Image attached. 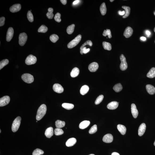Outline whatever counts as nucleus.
Listing matches in <instances>:
<instances>
[{"label":"nucleus","instance_id":"nucleus-1","mask_svg":"<svg viewBox=\"0 0 155 155\" xmlns=\"http://www.w3.org/2000/svg\"><path fill=\"white\" fill-rule=\"evenodd\" d=\"M47 107L45 104H42L38 109L36 118L37 120H40L42 119L46 114Z\"/></svg>","mask_w":155,"mask_h":155},{"label":"nucleus","instance_id":"nucleus-2","mask_svg":"<svg viewBox=\"0 0 155 155\" xmlns=\"http://www.w3.org/2000/svg\"><path fill=\"white\" fill-rule=\"evenodd\" d=\"M82 36L81 35H78L76 37L69 43L67 46L69 48L71 49L77 45L80 42L81 40Z\"/></svg>","mask_w":155,"mask_h":155},{"label":"nucleus","instance_id":"nucleus-3","mask_svg":"<svg viewBox=\"0 0 155 155\" xmlns=\"http://www.w3.org/2000/svg\"><path fill=\"white\" fill-rule=\"evenodd\" d=\"M21 118L20 116H18L14 120L12 124V131L13 132H16L17 131L20 126Z\"/></svg>","mask_w":155,"mask_h":155},{"label":"nucleus","instance_id":"nucleus-4","mask_svg":"<svg viewBox=\"0 0 155 155\" xmlns=\"http://www.w3.org/2000/svg\"><path fill=\"white\" fill-rule=\"evenodd\" d=\"M21 78L22 80L27 83H32L34 80L33 76L29 74L26 73L23 74L22 75Z\"/></svg>","mask_w":155,"mask_h":155},{"label":"nucleus","instance_id":"nucleus-5","mask_svg":"<svg viewBox=\"0 0 155 155\" xmlns=\"http://www.w3.org/2000/svg\"><path fill=\"white\" fill-rule=\"evenodd\" d=\"M120 58L121 61L120 67L121 70L122 71H124L127 69V65L126 62V58L123 54L121 55Z\"/></svg>","mask_w":155,"mask_h":155},{"label":"nucleus","instance_id":"nucleus-6","mask_svg":"<svg viewBox=\"0 0 155 155\" xmlns=\"http://www.w3.org/2000/svg\"><path fill=\"white\" fill-rule=\"evenodd\" d=\"M37 61V59L35 56L30 55L28 56L26 59L25 62L27 65L34 64Z\"/></svg>","mask_w":155,"mask_h":155},{"label":"nucleus","instance_id":"nucleus-7","mask_svg":"<svg viewBox=\"0 0 155 155\" xmlns=\"http://www.w3.org/2000/svg\"><path fill=\"white\" fill-rule=\"evenodd\" d=\"M27 39V36L26 34L24 32L20 33L19 37V45L21 46H24L26 42Z\"/></svg>","mask_w":155,"mask_h":155},{"label":"nucleus","instance_id":"nucleus-8","mask_svg":"<svg viewBox=\"0 0 155 155\" xmlns=\"http://www.w3.org/2000/svg\"><path fill=\"white\" fill-rule=\"evenodd\" d=\"M10 100L9 96H4L0 99V106L3 107L8 105L9 103Z\"/></svg>","mask_w":155,"mask_h":155},{"label":"nucleus","instance_id":"nucleus-9","mask_svg":"<svg viewBox=\"0 0 155 155\" xmlns=\"http://www.w3.org/2000/svg\"><path fill=\"white\" fill-rule=\"evenodd\" d=\"M53 91L57 93H61L64 91V88L60 84H55L53 85Z\"/></svg>","mask_w":155,"mask_h":155},{"label":"nucleus","instance_id":"nucleus-10","mask_svg":"<svg viewBox=\"0 0 155 155\" xmlns=\"http://www.w3.org/2000/svg\"><path fill=\"white\" fill-rule=\"evenodd\" d=\"M14 33V29L12 27H10L8 30L7 35H6V41L9 42L11 41L13 36Z\"/></svg>","mask_w":155,"mask_h":155},{"label":"nucleus","instance_id":"nucleus-11","mask_svg":"<svg viewBox=\"0 0 155 155\" xmlns=\"http://www.w3.org/2000/svg\"><path fill=\"white\" fill-rule=\"evenodd\" d=\"M99 68L98 64L96 62L91 63L88 66V68L91 72H94L97 71Z\"/></svg>","mask_w":155,"mask_h":155},{"label":"nucleus","instance_id":"nucleus-12","mask_svg":"<svg viewBox=\"0 0 155 155\" xmlns=\"http://www.w3.org/2000/svg\"><path fill=\"white\" fill-rule=\"evenodd\" d=\"M133 32V30L131 27H128L126 28L123 33V36L126 38L131 37Z\"/></svg>","mask_w":155,"mask_h":155},{"label":"nucleus","instance_id":"nucleus-13","mask_svg":"<svg viewBox=\"0 0 155 155\" xmlns=\"http://www.w3.org/2000/svg\"><path fill=\"white\" fill-rule=\"evenodd\" d=\"M21 5L20 4H16L13 5L10 7V11L12 13H15L18 12L21 9Z\"/></svg>","mask_w":155,"mask_h":155},{"label":"nucleus","instance_id":"nucleus-14","mask_svg":"<svg viewBox=\"0 0 155 155\" xmlns=\"http://www.w3.org/2000/svg\"><path fill=\"white\" fill-rule=\"evenodd\" d=\"M113 137L111 134H107L104 136L103 138V140L104 142L107 143H111L113 141Z\"/></svg>","mask_w":155,"mask_h":155},{"label":"nucleus","instance_id":"nucleus-15","mask_svg":"<svg viewBox=\"0 0 155 155\" xmlns=\"http://www.w3.org/2000/svg\"><path fill=\"white\" fill-rule=\"evenodd\" d=\"M146 129V125L145 123H142L139 126L138 130V135L140 136H142L145 132Z\"/></svg>","mask_w":155,"mask_h":155},{"label":"nucleus","instance_id":"nucleus-16","mask_svg":"<svg viewBox=\"0 0 155 155\" xmlns=\"http://www.w3.org/2000/svg\"><path fill=\"white\" fill-rule=\"evenodd\" d=\"M118 103L117 101H112L108 104L107 107L108 109L111 110H114L117 108L118 106Z\"/></svg>","mask_w":155,"mask_h":155},{"label":"nucleus","instance_id":"nucleus-17","mask_svg":"<svg viewBox=\"0 0 155 155\" xmlns=\"http://www.w3.org/2000/svg\"><path fill=\"white\" fill-rule=\"evenodd\" d=\"M131 113L134 118H137L138 115V111L136 108V105L135 104H131Z\"/></svg>","mask_w":155,"mask_h":155},{"label":"nucleus","instance_id":"nucleus-18","mask_svg":"<svg viewBox=\"0 0 155 155\" xmlns=\"http://www.w3.org/2000/svg\"><path fill=\"white\" fill-rule=\"evenodd\" d=\"M45 135L46 137L50 138L53 135V128L52 127H50L46 129L45 132Z\"/></svg>","mask_w":155,"mask_h":155},{"label":"nucleus","instance_id":"nucleus-19","mask_svg":"<svg viewBox=\"0 0 155 155\" xmlns=\"http://www.w3.org/2000/svg\"><path fill=\"white\" fill-rule=\"evenodd\" d=\"M76 142V139L72 138L68 139L66 143V145L68 147H71L74 146Z\"/></svg>","mask_w":155,"mask_h":155},{"label":"nucleus","instance_id":"nucleus-20","mask_svg":"<svg viewBox=\"0 0 155 155\" xmlns=\"http://www.w3.org/2000/svg\"><path fill=\"white\" fill-rule=\"evenodd\" d=\"M146 88L147 91L149 94L151 95L154 94L155 92V88L153 86L150 84H147L146 86Z\"/></svg>","mask_w":155,"mask_h":155},{"label":"nucleus","instance_id":"nucleus-21","mask_svg":"<svg viewBox=\"0 0 155 155\" xmlns=\"http://www.w3.org/2000/svg\"><path fill=\"white\" fill-rule=\"evenodd\" d=\"M118 131L122 135H124L126 132V129L125 126L121 124H118L117 126Z\"/></svg>","mask_w":155,"mask_h":155},{"label":"nucleus","instance_id":"nucleus-22","mask_svg":"<svg viewBox=\"0 0 155 155\" xmlns=\"http://www.w3.org/2000/svg\"><path fill=\"white\" fill-rule=\"evenodd\" d=\"M90 123V121L85 120L83 121L80 124L79 127L80 128L83 129L88 127Z\"/></svg>","mask_w":155,"mask_h":155},{"label":"nucleus","instance_id":"nucleus-23","mask_svg":"<svg viewBox=\"0 0 155 155\" xmlns=\"http://www.w3.org/2000/svg\"><path fill=\"white\" fill-rule=\"evenodd\" d=\"M79 73V70L77 68L75 67L73 69L70 73L72 77L75 78L78 76Z\"/></svg>","mask_w":155,"mask_h":155},{"label":"nucleus","instance_id":"nucleus-24","mask_svg":"<svg viewBox=\"0 0 155 155\" xmlns=\"http://www.w3.org/2000/svg\"><path fill=\"white\" fill-rule=\"evenodd\" d=\"M89 90V87L88 86L84 85L82 87L80 90V93L82 95L86 94Z\"/></svg>","mask_w":155,"mask_h":155},{"label":"nucleus","instance_id":"nucleus-25","mask_svg":"<svg viewBox=\"0 0 155 155\" xmlns=\"http://www.w3.org/2000/svg\"><path fill=\"white\" fill-rule=\"evenodd\" d=\"M55 125L56 128H61L64 127L65 125V122L64 121H62L58 120L56 121Z\"/></svg>","mask_w":155,"mask_h":155},{"label":"nucleus","instance_id":"nucleus-26","mask_svg":"<svg viewBox=\"0 0 155 155\" xmlns=\"http://www.w3.org/2000/svg\"><path fill=\"white\" fill-rule=\"evenodd\" d=\"M122 8L124 9L125 11V14L123 16V18L125 19L127 18L129 15L130 12H131V8L128 6H122Z\"/></svg>","mask_w":155,"mask_h":155},{"label":"nucleus","instance_id":"nucleus-27","mask_svg":"<svg viewBox=\"0 0 155 155\" xmlns=\"http://www.w3.org/2000/svg\"><path fill=\"white\" fill-rule=\"evenodd\" d=\"M147 77L149 78H153L155 77V68L153 67L151 69L147 75Z\"/></svg>","mask_w":155,"mask_h":155},{"label":"nucleus","instance_id":"nucleus-28","mask_svg":"<svg viewBox=\"0 0 155 155\" xmlns=\"http://www.w3.org/2000/svg\"><path fill=\"white\" fill-rule=\"evenodd\" d=\"M100 11L101 15H104L106 14L107 12V8L105 3H103L100 7Z\"/></svg>","mask_w":155,"mask_h":155},{"label":"nucleus","instance_id":"nucleus-29","mask_svg":"<svg viewBox=\"0 0 155 155\" xmlns=\"http://www.w3.org/2000/svg\"><path fill=\"white\" fill-rule=\"evenodd\" d=\"M62 106L64 108L67 109V110H71L74 107L73 104L66 103H64L62 104Z\"/></svg>","mask_w":155,"mask_h":155},{"label":"nucleus","instance_id":"nucleus-30","mask_svg":"<svg viewBox=\"0 0 155 155\" xmlns=\"http://www.w3.org/2000/svg\"><path fill=\"white\" fill-rule=\"evenodd\" d=\"M103 48L105 50L110 51L111 49V44L109 43L103 42Z\"/></svg>","mask_w":155,"mask_h":155},{"label":"nucleus","instance_id":"nucleus-31","mask_svg":"<svg viewBox=\"0 0 155 155\" xmlns=\"http://www.w3.org/2000/svg\"><path fill=\"white\" fill-rule=\"evenodd\" d=\"M48 12L46 14V16L49 19H53L54 15L53 13V9L52 8H49L48 9Z\"/></svg>","mask_w":155,"mask_h":155},{"label":"nucleus","instance_id":"nucleus-32","mask_svg":"<svg viewBox=\"0 0 155 155\" xmlns=\"http://www.w3.org/2000/svg\"><path fill=\"white\" fill-rule=\"evenodd\" d=\"M122 87L120 83H119L115 84L114 87L113 89L116 92H120L122 89Z\"/></svg>","mask_w":155,"mask_h":155},{"label":"nucleus","instance_id":"nucleus-33","mask_svg":"<svg viewBox=\"0 0 155 155\" xmlns=\"http://www.w3.org/2000/svg\"><path fill=\"white\" fill-rule=\"evenodd\" d=\"M75 25L74 24H72L71 25L67 27V32L68 34H71L73 33L74 30Z\"/></svg>","mask_w":155,"mask_h":155},{"label":"nucleus","instance_id":"nucleus-34","mask_svg":"<svg viewBox=\"0 0 155 155\" xmlns=\"http://www.w3.org/2000/svg\"><path fill=\"white\" fill-rule=\"evenodd\" d=\"M9 61L7 59H5L1 61L0 62V70H1L5 66L8 64Z\"/></svg>","mask_w":155,"mask_h":155},{"label":"nucleus","instance_id":"nucleus-35","mask_svg":"<svg viewBox=\"0 0 155 155\" xmlns=\"http://www.w3.org/2000/svg\"><path fill=\"white\" fill-rule=\"evenodd\" d=\"M48 30L47 27L44 25H41L40 27L38 30V32H42V33H45L47 32Z\"/></svg>","mask_w":155,"mask_h":155},{"label":"nucleus","instance_id":"nucleus-36","mask_svg":"<svg viewBox=\"0 0 155 155\" xmlns=\"http://www.w3.org/2000/svg\"><path fill=\"white\" fill-rule=\"evenodd\" d=\"M59 39L58 36L57 35L53 34L50 36V39L51 41L53 43L56 42Z\"/></svg>","mask_w":155,"mask_h":155},{"label":"nucleus","instance_id":"nucleus-37","mask_svg":"<svg viewBox=\"0 0 155 155\" xmlns=\"http://www.w3.org/2000/svg\"><path fill=\"white\" fill-rule=\"evenodd\" d=\"M44 152L43 151L39 148L35 150L32 153V155H43Z\"/></svg>","mask_w":155,"mask_h":155},{"label":"nucleus","instance_id":"nucleus-38","mask_svg":"<svg viewBox=\"0 0 155 155\" xmlns=\"http://www.w3.org/2000/svg\"><path fill=\"white\" fill-rule=\"evenodd\" d=\"M64 131L62 129L56 128L54 130V134L56 136H59L64 134Z\"/></svg>","mask_w":155,"mask_h":155},{"label":"nucleus","instance_id":"nucleus-39","mask_svg":"<svg viewBox=\"0 0 155 155\" xmlns=\"http://www.w3.org/2000/svg\"><path fill=\"white\" fill-rule=\"evenodd\" d=\"M103 36H107L109 38H111L112 37L111 32L110 30L109 29H107L106 30H105L103 33Z\"/></svg>","mask_w":155,"mask_h":155},{"label":"nucleus","instance_id":"nucleus-40","mask_svg":"<svg viewBox=\"0 0 155 155\" xmlns=\"http://www.w3.org/2000/svg\"><path fill=\"white\" fill-rule=\"evenodd\" d=\"M104 96L103 95H100L99 97H98L96 99L95 102V103L96 105H98L102 102Z\"/></svg>","mask_w":155,"mask_h":155},{"label":"nucleus","instance_id":"nucleus-41","mask_svg":"<svg viewBox=\"0 0 155 155\" xmlns=\"http://www.w3.org/2000/svg\"><path fill=\"white\" fill-rule=\"evenodd\" d=\"M27 17L28 20L30 22H32L34 21V18L33 15L31 12L29 11L28 12L27 14Z\"/></svg>","mask_w":155,"mask_h":155},{"label":"nucleus","instance_id":"nucleus-42","mask_svg":"<svg viewBox=\"0 0 155 155\" xmlns=\"http://www.w3.org/2000/svg\"><path fill=\"white\" fill-rule=\"evenodd\" d=\"M97 131V125H94L91 127L89 131L90 134H93L95 133Z\"/></svg>","mask_w":155,"mask_h":155},{"label":"nucleus","instance_id":"nucleus-43","mask_svg":"<svg viewBox=\"0 0 155 155\" xmlns=\"http://www.w3.org/2000/svg\"><path fill=\"white\" fill-rule=\"evenodd\" d=\"M92 41L90 40H88V41H86V42L83 44L80 47V51L82 50L83 48L84 47V46L87 45H90V46H91L92 45Z\"/></svg>","mask_w":155,"mask_h":155},{"label":"nucleus","instance_id":"nucleus-44","mask_svg":"<svg viewBox=\"0 0 155 155\" xmlns=\"http://www.w3.org/2000/svg\"><path fill=\"white\" fill-rule=\"evenodd\" d=\"M61 14L59 13H57L54 16V19L56 21L60 23L61 21V20L60 19Z\"/></svg>","mask_w":155,"mask_h":155},{"label":"nucleus","instance_id":"nucleus-45","mask_svg":"<svg viewBox=\"0 0 155 155\" xmlns=\"http://www.w3.org/2000/svg\"><path fill=\"white\" fill-rule=\"evenodd\" d=\"M90 49L89 48L87 49L86 47H84L83 48L82 50L80 51V53L82 55L83 53L84 54H86V53H88L90 51Z\"/></svg>","mask_w":155,"mask_h":155},{"label":"nucleus","instance_id":"nucleus-46","mask_svg":"<svg viewBox=\"0 0 155 155\" xmlns=\"http://www.w3.org/2000/svg\"><path fill=\"white\" fill-rule=\"evenodd\" d=\"M5 20V18L4 17L0 18V26H2L4 24Z\"/></svg>","mask_w":155,"mask_h":155},{"label":"nucleus","instance_id":"nucleus-47","mask_svg":"<svg viewBox=\"0 0 155 155\" xmlns=\"http://www.w3.org/2000/svg\"><path fill=\"white\" fill-rule=\"evenodd\" d=\"M118 12H119V15H124L125 14V11H123L122 12L119 11Z\"/></svg>","mask_w":155,"mask_h":155},{"label":"nucleus","instance_id":"nucleus-48","mask_svg":"<svg viewBox=\"0 0 155 155\" xmlns=\"http://www.w3.org/2000/svg\"><path fill=\"white\" fill-rule=\"evenodd\" d=\"M60 1L61 3L64 5H66L67 3V0H61Z\"/></svg>","mask_w":155,"mask_h":155},{"label":"nucleus","instance_id":"nucleus-49","mask_svg":"<svg viewBox=\"0 0 155 155\" xmlns=\"http://www.w3.org/2000/svg\"><path fill=\"white\" fill-rule=\"evenodd\" d=\"M79 2H80V0H76L74 1L73 2V4L74 5H76L79 3Z\"/></svg>","mask_w":155,"mask_h":155},{"label":"nucleus","instance_id":"nucleus-50","mask_svg":"<svg viewBox=\"0 0 155 155\" xmlns=\"http://www.w3.org/2000/svg\"><path fill=\"white\" fill-rule=\"evenodd\" d=\"M141 40H143V41H145L146 40V37H144V36H142L140 37V38Z\"/></svg>","mask_w":155,"mask_h":155},{"label":"nucleus","instance_id":"nucleus-51","mask_svg":"<svg viewBox=\"0 0 155 155\" xmlns=\"http://www.w3.org/2000/svg\"><path fill=\"white\" fill-rule=\"evenodd\" d=\"M146 34L148 36H150L151 34V32L148 31H146Z\"/></svg>","mask_w":155,"mask_h":155},{"label":"nucleus","instance_id":"nucleus-52","mask_svg":"<svg viewBox=\"0 0 155 155\" xmlns=\"http://www.w3.org/2000/svg\"><path fill=\"white\" fill-rule=\"evenodd\" d=\"M111 155H120L119 153H116V152H114L112 153Z\"/></svg>","mask_w":155,"mask_h":155},{"label":"nucleus","instance_id":"nucleus-53","mask_svg":"<svg viewBox=\"0 0 155 155\" xmlns=\"http://www.w3.org/2000/svg\"><path fill=\"white\" fill-rule=\"evenodd\" d=\"M110 1L111 2H113V1H114V0H110Z\"/></svg>","mask_w":155,"mask_h":155},{"label":"nucleus","instance_id":"nucleus-54","mask_svg":"<svg viewBox=\"0 0 155 155\" xmlns=\"http://www.w3.org/2000/svg\"><path fill=\"white\" fill-rule=\"evenodd\" d=\"M89 155H94V154H90Z\"/></svg>","mask_w":155,"mask_h":155},{"label":"nucleus","instance_id":"nucleus-55","mask_svg":"<svg viewBox=\"0 0 155 155\" xmlns=\"http://www.w3.org/2000/svg\"><path fill=\"white\" fill-rule=\"evenodd\" d=\"M154 145L155 146V142L154 143Z\"/></svg>","mask_w":155,"mask_h":155},{"label":"nucleus","instance_id":"nucleus-56","mask_svg":"<svg viewBox=\"0 0 155 155\" xmlns=\"http://www.w3.org/2000/svg\"><path fill=\"white\" fill-rule=\"evenodd\" d=\"M154 32H155V28H154Z\"/></svg>","mask_w":155,"mask_h":155},{"label":"nucleus","instance_id":"nucleus-57","mask_svg":"<svg viewBox=\"0 0 155 155\" xmlns=\"http://www.w3.org/2000/svg\"><path fill=\"white\" fill-rule=\"evenodd\" d=\"M1 130H0V133H1Z\"/></svg>","mask_w":155,"mask_h":155},{"label":"nucleus","instance_id":"nucleus-58","mask_svg":"<svg viewBox=\"0 0 155 155\" xmlns=\"http://www.w3.org/2000/svg\"><path fill=\"white\" fill-rule=\"evenodd\" d=\"M36 122H37V121H36Z\"/></svg>","mask_w":155,"mask_h":155},{"label":"nucleus","instance_id":"nucleus-59","mask_svg":"<svg viewBox=\"0 0 155 155\" xmlns=\"http://www.w3.org/2000/svg\"></svg>","mask_w":155,"mask_h":155},{"label":"nucleus","instance_id":"nucleus-60","mask_svg":"<svg viewBox=\"0 0 155 155\" xmlns=\"http://www.w3.org/2000/svg\"></svg>","mask_w":155,"mask_h":155}]
</instances>
